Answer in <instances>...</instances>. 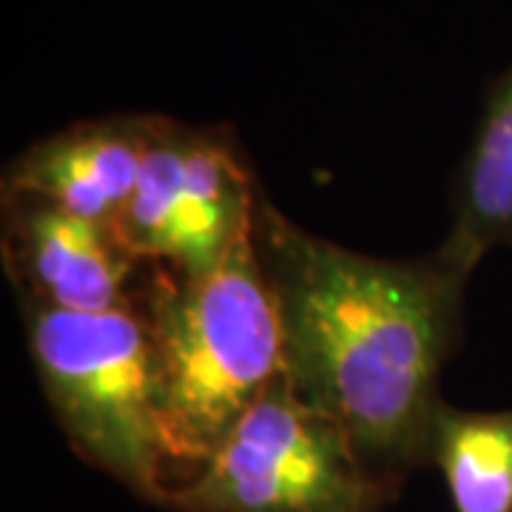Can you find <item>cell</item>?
Listing matches in <instances>:
<instances>
[{
    "label": "cell",
    "instance_id": "1",
    "mask_svg": "<svg viewBox=\"0 0 512 512\" xmlns=\"http://www.w3.org/2000/svg\"><path fill=\"white\" fill-rule=\"evenodd\" d=\"M251 245L274 296L291 387L402 490L407 476L433 467L441 376L461 348L484 256L453 234L407 259L353 251L293 222L262 188Z\"/></svg>",
    "mask_w": 512,
    "mask_h": 512
},
{
    "label": "cell",
    "instance_id": "2",
    "mask_svg": "<svg viewBox=\"0 0 512 512\" xmlns=\"http://www.w3.org/2000/svg\"><path fill=\"white\" fill-rule=\"evenodd\" d=\"M137 302L154 339L160 436L174 487L217 453L285 373L279 316L251 237L202 276L146 265Z\"/></svg>",
    "mask_w": 512,
    "mask_h": 512
},
{
    "label": "cell",
    "instance_id": "3",
    "mask_svg": "<svg viewBox=\"0 0 512 512\" xmlns=\"http://www.w3.org/2000/svg\"><path fill=\"white\" fill-rule=\"evenodd\" d=\"M40 390L86 464L160 507L171 487L151 328L137 296L114 311L18 302Z\"/></svg>",
    "mask_w": 512,
    "mask_h": 512
},
{
    "label": "cell",
    "instance_id": "4",
    "mask_svg": "<svg viewBox=\"0 0 512 512\" xmlns=\"http://www.w3.org/2000/svg\"><path fill=\"white\" fill-rule=\"evenodd\" d=\"M399 490L367 464L345 427L282 373L217 453L163 498L171 512H384Z\"/></svg>",
    "mask_w": 512,
    "mask_h": 512
},
{
    "label": "cell",
    "instance_id": "5",
    "mask_svg": "<svg viewBox=\"0 0 512 512\" xmlns=\"http://www.w3.org/2000/svg\"><path fill=\"white\" fill-rule=\"evenodd\" d=\"M259 188L234 128L151 114L120 237L143 265L177 276L208 274L251 237Z\"/></svg>",
    "mask_w": 512,
    "mask_h": 512
},
{
    "label": "cell",
    "instance_id": "6",
    "mask_svg": "<svg viewBox=\"0 0 512 512\" xmlns=\"http://www.w3.org/2000/svg\"><path fill=\"white\" fill-rule=\"evenodd\" d=\"M0 254L18 302L100 313L137 296L146 265L109 225L32 194L0 197Z\"/></svg>",
    "mask_w": 512,
    "mask_h": 512
},
{
    "label": "cell",
    "instance_id": "7",
    "mask_svg": "<svg viewBox=\"0 0 512 512\" xmlns=\"http://www.w3.org/2000/svg\"><path fill=\"white\" fill-rule=\"evenodd\" d=\"M148 134V111L77 120L15 154L3 168L0 197L32 194L120 231Z\"/></svg>",
    "mask_w": 512,
    "mask_h": 512
},
{
    "label": "cell",
    "instance_id": "8",
    "mask_svg": "<svg viewBox=\"0 0 512 512\" xmlns=\"http://www.w3.org/2000/svg\"><path fill=\"white\" fill-rule=\"evenodd\" d=\"M450 231L478 254L512 251V66L487 86L450 191Z\"/></svg>",
    "mask_w": 512,
    "mask_h": 512
},
{
    "label": "cell",
    "instance_id": "9",
    "mask_svg": "<svg viewBox=\"0 0 512 512\" xmlns=\"http://www.w3.org/2000/svg\"><path fill=\"white\" fill-rule=\"evenodd\" d=\"M430 464L447 481L456 512H512V407L441 404Z\"/></svg>",
    "mask_w": 512,
    "mask_h": 512
}]
</instances>
